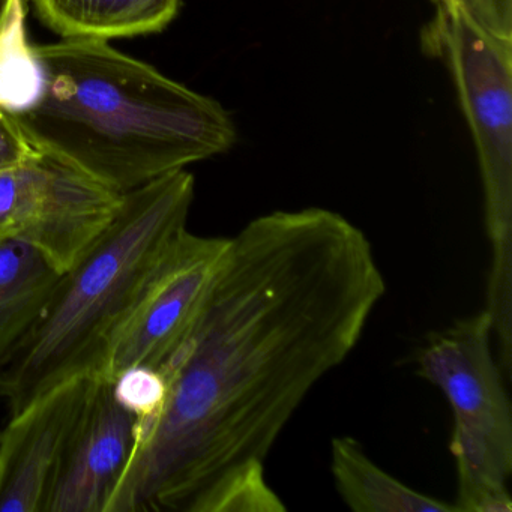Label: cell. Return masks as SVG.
Listing matches in <instances>:
<instances>
[{
  "instance_id": "16",
  "label": "cell",
  "mask_w": 512,
  "mask_h": 512,
  "mask_svg": "<svg viewBox=\"0 0 512 512\" xmlns=\"http://www.w3.org/2000/svg\"><path fill=\"white\" fill-rule=\"evenodd\" d=\"M469 13L494 35L512 40V0H461Z\"/></svg>"
},
{
  "instance_id": "9",
  "label": "cell",
  "mask_w": 512,
  "mask_h": 512,
  "mask_svg": "<svg viewBox=\"0 0 512 512\" xmlns=\"http://www.w3.org/2000/svg\"><path fill=\"white\" fill-rule=\"evenodd\" d=\"M137 419L100 377L88 412L71 443L46 512H104L133 454Z\"/></svg>"
},
{
  "instance_id": "12",
  "label": "cell",
  "mask_w": 512,
  "mask_h": 512,
  "mask_svg": "<svg viewBox=\"0 0 512 512\" xmlns=\"http://www.w3.org/2000/svg\"><path fill=\"white\" fill-rule=\"evenodd\" d=\"M331 472L343 502L356 512H457L455 505L413 490L377 466L358 440L334 437Z\"/></svg>"
},
{
  "instance_id": "3",
  "label": "cell",
  "mask_w": 512,
  "mask_h": 512,
  "mask_svg": "<svg viewBox=\"0 0 512 512\" xmlns=\"http://www.w3.org/2000/svg\"><path fill=\"white\" fill-rule=\"evenodd\" d=\"M196 181L187 169L122 194L112 223L61 274L0 376L11 415L62 380L100 373L107 344L170 242L187 229Z\"/></svg>"
},
{
  "instance_id": "11",
  "label": "cell",
  "mask_w": 512,
  "mask_h": 512,
  "mask_svg": "<svg viewBox=\"0 0 512 512\" xmlns=\"http://www.w3.org/2000/svg\"><path fill=\"white\" fill-rule=\"evenodd\" d=\"M59 277L29 245L0 242V376L43 314Z\"/></svg>"
},
{
  "instance_id": "2",
  "label": "cell",
  "mask_w": 512,
  "mask_h": 512,
  "mask_svg": "<svg viewBox=\"0 0 512 512\" xmlns=\"http://www.w3.org/2000/svg\"><path fill=\"white\" fill-rule=\"evenodd\" d=\"M43 88L13 116L31 146L118 194L226 154L235 122L214 98L106 41L34 46Z\"/></svg>"
},
{
  "instance_id": "4",
  "label": "cell",
  "mask_w": 512,
  "mask_h": 512,
  "mask_svg": "<svg viewBox=\"0 0 512 512\" xmlns=\"http://www.w3.org/2000/svg\"><path fill=\"white\" fill-rule=\"evenodd\" d=\"M422 49L451 74L478 154L491 265L487 311L497 334L512 329V40L485 29L463 2L437 5Z\"/></svg>"
},
{
  "instance_id": "17",
  "label": "cell",
  "mask_w": 512,
  "mask_h": 512,
  "mask_svg": "<svg viewBox=\"0 0 512 512\" xmlns=\"http://www.w3.org/2000/svg\"><path fill=\"white\" fill-rule=\"evenodd\" d=\"M34 152L13 116L0 107V170L16 166Z\"/></svg>"
},
{
  "instance_id": "1",
  "label": "cell",
  "mask_w": 512,
  "mask_h": 512,
  "mask_svg": "<svg viewBox=\"0 0 512 512\" xmlns=\"http://www.w3.org/2000/svg\"><path fill=\"white\" fill-rule=\"evenodd\" d=\"M386 292L373 245L323 208L275 211L229 238L202 313L158 367L104 512L184 511L232 467L265 461L314 386L355 350Z\"/></svg>"
},
{
  "instance_id": "19",
  "label": "cell",
  "mask_w": 512,
  "mask_h": 512,
  "mask_svg": "<svg viewBox=\"0 0 512 512\" xmlns=\"http://www.w3.org/2000/svg\"><path fill=\"white\" fill-rule=\"evenodd\" d=\"M436 2V5H448V4H455V2H460V0H434Z\"/></svg>"
},
{
  "instance_id": "18",
  "label": "cell",
  "mask_w": 512,
  "mask_h": 512,
  "mask_svg": "<svg viewBox=\"0 0 512 512\" xmlns=\"http://www.w3.org/2000/svg\"><path fill=\"white\" fill-rule=\"evenodd\" d=\"M11 0H0V26L4 23L7 17L8 10H10Z\"/></svg>"
},
{
  "instance_id": "15",
  "label": "cell",
  "mask_w": 512,
  "mask_h": 512,
  "mask_svg": "<svg viewBox=\"0 0 512 512\" xmlns=\"http://www.w3.org/2000/svg\"><path fill=\"white\" fill-rule=\"evenodd\" d=\"M110 383L115 400L136 416L137 422L151 421L166 401V379L155 367L136 365L127 368Z\"/></svg>"
},
{
  "instance_id": "13",
  "label": "cell",
  "mask_w": 512,
  "mask_h": 512,
  "mask_svg": "<svg viewBox=\"0 0 512 512\" xmlns=\"http://www.w3.org/2000/svg\"><path fill=\"white\" fill-rule=\"evenodd\" d=\"M43 88V74L26 32L25 0H11L0 26V107L10 115L29 109Z\"/></svg>"
},
{
  "instance_id": "6",
  "label": "cell",
  "mask_w": 512,
  "mask_h": 512,
  "mask_svg": "<svg viewBox=\"0 0 512 512\" xmlns=\"http://www.w3.org/2000/svg\"><path fill=\"white\" fill-rule=\"evenodd\" d=\"M121 194L37 151L0 170V242L16 241L64 274L112 223Z\"/></svg>"
},
{
  "instance_id": "10",
  "label": "cell",
  "mask_w": 512,
  "mask_h": 512,
  "mask_svg": "<svg viewBox=\"0 0 512 512\" xmlns=\"http://www.w3.org/2000/svg\"><path fill=\"white\" fill-rule=\"evenodd\" d=\"M41 22L62 40L110 43L164 31L182 0H34Z\"/></svg>"
},
{
  "instance_id": "7",
  "label": "cell",
  "mask_w": 512,
  "mask_h": 512,
  "mask_svg": "<svg viewBox=\"0 0 512 512\" xmlns=\"http://www.w3.org/2000/svg\"><path fill=\"white\" fill-rule=\"evenodd\" d=\"M227 247L229 238L182 230L113 332L98 376L113 382L122 371L136 365L160 367L202 313Z\"/></svg>"
},
{
  "instance_id": "14",
  "label": "cell",
  "mask_w": 512,
  "mask_h": 512,
  "mask_svg": "<svg viewBox=\"0 0 512 512\" xmlns=\"http://www.w3.org/2000/svg\"><path fill=\"white\" fill-rule=\"evenodd\" d=\"M286 505L269 487L263 461L253 460L218 476L188 512H283Z\"/></svg>"
},
{
  "instance_id": "5",
  "label": "cell",
  "mask_w": 512,
  "mask_h": 512,
  "mask_svg": "<svg viewBox=\"0 0 512 512\" xmlns=\"http://www.w3.org/2000/svg\"><path fill=\"white\" fill-rule=\"evenodd\" d=\"M493 344L482 310L431 335L418 355L419 376L443 392L452 410L457 512L512 511V410Z\"/></svg>"
},
{
  "instance_id": "8",
  "label": "cell",
  "mask_w": 512,
  "mask_h": 512,
  "mask_svg": "<svg viewBox=\"0 0 512 512\" xmlns=\"http://www.w3.org/2000/svg\"><path fill=\"white\" fill-rule=\"evenodd\" d=\"M98 383L97 373L77 374L11 415L0 433V512H46Z\"/></svg>"
}]
</instances>
